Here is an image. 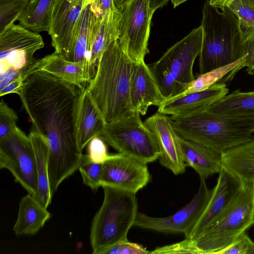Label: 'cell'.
Returning <instances> with one entry per match:
<instances>
[{"mask_svg": "<svg viewBox=\"0 0 254 254\" xmlns=\"http://www.w3.org/2000/svg\"><path fill=\"white\" fill-rule=\"evenodd\" d=\"M74 85L36 70L26 80L19 96L32 123V129L49 145V180L52 195L78 169L83 154L77 145L76 115L79 93Z\"/></svg>", "mask_w": 254, "mask_h": 254, "instance_id": "1", "label": "cell"}, {"mask_svg": "<svg viewBox=\"0 0 254 254\" xmlns=\"http://www.w3.org/2000/svg\"><path fill=\"white\" fill-rule=\"evenodd\" d=\"M134 63L118 39L114 40L102 55L96 73L86 88L106 124L134 112L130 99Z\"/></svg>", "mask_w": 254, "mask_h": 254, "instance_id": "2", "label": "cell"}, {"mask_svg": "<svg viewBox=\"0 0 254 254\" xmlns=\"http://www.w3.org/2000/svg\"><path fill=\"white\" fill-rule=\"evenodd\" d=\"M102 165L103 163L90 161L87 154L83 155L82 161L78 170L83 184L94 191H96L101 187Z\"/></svg>", "mask_w": 254, "mask_h": 254, "instance_id": "31", "label": "cell"}, {"mask_svg": "<svg viewBox=\"0 0 254 254\" xmlns=\"http://www.w3.org/2000/svg\"><path fill=\"white\" fill-rule=\"evenodd\" d=\"M100 136L119 153L144 164L159 158L160 152L156 139L138 112L106 124Z\"/></svg>", "mask_w": 254, "mask_h": 254, "instance_id": "8", "label": "cell"}, {"mask_svg": "<svg viewBox=\"0 0 254 254\" xmlns=\"http://www.w3.org/2000/svg\"><path fill=\"white\" fill-rule=\"evenodd\" d=\"M220 254H254V242L245 232Z\"/></svg>", "mask_w": 254, "mask_h": 254, "instance_id": "34", "label": "cell"}, {"mask_svg": "<svg viewBox=\"0 0 254 254\" xmlns=\"http://www.w3.org/2000/svg\"><path fill=\"white\" fill-rule=\"evenodd\" d=\"M211 5L220 9L228 7L234 0H208Z\"/></svg>", "mask_w": 254, "mask_h": 254, "instance_id": "38", "label": "cell"}, {"mask_svg": "<svg viewBox=\"0 0 254 254\" xmlns=\"http://www.w3.org/2000/svg\"><path fill=\"white\" fill-rule=\"evenodd\" d=\"M245 60L241 66V69L247 67V71L249 74H254V34L245 42Z\"/></svg>", "mask_w": 254, "mask_h": 254, "instance_id": "36", "label": "cell"}, {"mask_svg": "<svg viewBox=\"0 0 254 254\" xmlns=\"http://www.w3.org/2000/svg\"><path fill=\"white\" fill-rule=\"evenodd\" d=\"M243 185L239 179L223 167L204 210L185 238H195L215 221L233 201Z\"/></svg>", "mask_w": 254, "mask_h": 254, "instance_id": "16", "label": "cell"}, {"mask_svg": "<svg viewBox=\"0 0 254 254\" xmlns=\"http://www.w3.org/2000/svg\"><path fill=\"white\" fill-rule=\"evenodd\" d=\"M34 150L38 176V189L34 198L45 208L51 203L49 180V145L47 138L34 129L29 134Z\"/></svg>", "mask_w": 254, "mask_h": 254, "instance_id": "25", "label": "cell"}, {"mask_svg": "<svg viewBox=\"0 0 254 254\" xmlns=\"http://www.w3.org/2000/svg\"><path fill=\"white\" fill-rule=\"evenodd\" d=\"M169 0H149V6L153 12L165 5Z\"/></svg>", "mask_w": 254, "mask_h": 254, "instance_id": "39", "label": "cell"}, {"mask_svg": "<svg viewBox=\"0 0 254 254\" xmlns=\"http://www.w3.org/2000/svg\"><path fill=\"white\" fill-rule=\"evenodd\" d=\"M202 13L199 74L232 63L245 55V40L239 20L229 7L220 9L206 0Z\"/></svg>", "mask_w": 254, "mask_h": 254, "instance_id": "5", "label": "cell"}, {"mask_svg": "<svg viewBox=\"0 0 254 254\" xmlns=\"http://www.w3.org/2000/svg\"><path fill=\"white\" fill-rule=\"evenodd\" d=\"M150 254L142 245L130 242L128 240L119 242L106 250L103 254Z\"/></svg>", "mask_w": 254, "mask_h": 254, "instance_id": "35", "label": "cell"}, {"mask_svg": "<svg viewBox=\"0 0 254 254\" xmlns=\"http://www.w3.org/2000/svg\"><path fill=\"white\" fill-rule=\"evenodd\" d=\"M18 117L2 100L0 103V139L11 133L17 127Z\"/></svg>", "mask_w": 254, "mask_h": 254, "instance_id": "32", "label": "cell"}, {"mask_svg": "<svg viewBox=\"0 0 254 254\" xmlns=\"http://www.w3.org/2000/svg\"><path fill=\"white\" fill-rule=\"evenodd\" d=\"M228 92L227 85L223 82H218L206 89L166 100L158 107V112L174 118L196 114L206 110Z\"/></svg>", "mask_w": 254, "mask_h": 254, "instance_id": "18", "label": "cell"}, {"mask_svg": "<svg viewBox=\"0 0 254 254\" xmlns=\"http://www.w3.org/2000/svg\"><path fill=\"white\" fill-rule=\"evenodd\" d=\"M182 155L187 164L192 168L200 178L206 179L219 173L223 168L220 154L199 143L180 136Z\"/></svg>", "mask_w": 254, "mask_h": 254, "instance_id": "22", "label": "cell"}, {"mask_svg": "<svg viewBox=\"0 0 254 254\" xmlns=\"http://www.w3.org/2000/svg\"><path fill=\"white\" fill-rule=\"evenodd\" d=\"M211 191L205 179L200 178L197 192L180 210L164 217H151L138 212L134 226L163 233H183L186 237L204 210Z\"/></svg>", "mask_w": 254, "mask_h": 254, "instance_id": "12", "label": "cell"}, {"mask_svg": "<svg viewBox=\"0 0 254 254\" xmlns=\"http://www.w3.org/2000/svg\"><path fill=\"white\" fill-rule=\"evenodd\" d=\"M106 143L100 136L91 139L87 144V154L90 161L95 163H103L109 158L110 154H108Z\"/></svg>", "mask_w": 254, "mask_h": 254, "instance_id": "33", "label": "cell"}, {"mask_svg": "<svg viewBox=\"0 0 254 254\" xmlns=\"http://www.w3.org/2000/svg\"><path fill=\"white\" fill-rule=\"evenodd\" d=\"M31 0H0V33L14 24Z\"/></svg>", "mask_w": 254, "mask_h": 254, "instance_id": "30", "label": "cell"}, {"mask_svg": "<svg viewBox=\"0 0 254 254\" xmlns=\"http://www.w3.org/2000/svg\"><path fill=\"white\" fill-rule=\"evenodd\" d=\"M36 70L52 74L80 90L94 76L89 64L68 61L55 52L38 59Z\"/></svg>", "mask_w": 254, "mask_h": 254, "instance_id": "20", "label": "cell"}, {"mask_svg": "<svg viewBox=\"0 0 254 254\" xmlns=\"http://www.w3.org/2000/svg\"><path fill=\"white\" fill-rule=\"evenodd\" d=\"M102 187L103 201L90 228L93 254H103L110 247L127 240V233L134 226L138 212L136 193L107 186Z\"/></svg>", "mask_w": 254, "mask_h": 254, "instance_id": "6", "label": "cell"}, {"mask_svg": "<svg viewBox=\"0 0 254 254\" xmlns=\"http://www.w3.org/2000/svg\"><path fill=\"white\" fill-rule=\"evenodd\" d=\"M130 0H114L116 8L121 10L123 7L126 5Z\"/></svg>", "mask_w": 254, "mask_h": 254, "instance_id": "40", "label": "cell"}, {"mask_svg": "<svg viewBox=\"0 0 254 254\" xmlns=\"http://www.w3.org/2000/svg\"></svg>", "mask_w": 254, "mask_h": 254, "instance_id": "43", "label": "cell"}, {"mask_svg": "<svg viewBox=\"0 0 254 254\" xmlns=\"http://www.w3.org/2000/svg\"><path fill=\"white\" fill-rule=\"evenodd\" d=\"M90 18L91 3L86 5L82 10L72 47L66 60L85 63L90 66L89 51Z\"/></svg>", "mask_w": 254, "mask_h": 254, "instance_id": "27", "label": "cell"}, {"mask_svg": "<svg viewBox=\"0 0 254 254\" xmlns=\"http://www.w3.org/2000/svg\"><path fill=\"white\" fill-rule=\"evenodd\" d=\"M150 180L146 164L128 156L120 153L110 154L103 163L101 187L107 186L136 193Z\"/></svg>", "mask_w": 254, "mask_h": 254, "instance_id": "13", "label": "cell"}, {"mask_svg": "<svg viewBox=\"0 0 254 254\" xmlns=\"http://www.w3.org/2000/svg\"><path fill=\"white\" fill-rule=\"evenodd\" d=\"M187 0H171L174 8L186 1Z\"/></svg>", "mask_w": 254, "mask_h": 254, "instance_id": "41", "label": "cell"}, {"mask_svg": "<svg viewBox=\"0 0 254 254\" xmlns=\"http://www.w3.org/2000/svg\"><path fill=\"white\" fill-rule=\"evenodd\" d=\"M95 0H85V4H88L93 3Z\"/></svg>", "mask_w": 254, "mask_h": 254, "instance_id": "42", "label": "cell"}, {"mask_svg": "<svg viewBox=\"0 0 254 254\" xmlns=\"http://www.w3.org/2000/svg\"><path fill=\"white\" fill-rule=\"evenodd\" d=\"M51 216L47 208L28 193L20 200L13 231L16 235H34L44 227Z\"/></svg>", "mask_w": 254, "mask_h": 254, "instance_id": "23", "label": "cell"}, {"mask_svg": "<svg viewBox=\"0 0 254 254\" xmlns=\"http://www.w3.org/2000/svg\"><path fill=\"white\" fill-rule=\"evenodd\" d=\"M92 11L97 15H103L119 10L115 6L114 0H95L91 3Z\"/></svg>", "mask_w": 254, "mask_h": 254, "instance_id": "37", "label": "cell"}, {"mask_svg": "<svg viewBox=\"0 0 254 254\" xmlns=\"http://www.w3.org/2000/svg\"><path fill=\"white\" fill-rule=\"evenodd\" d=\"M44 43L39 33L20 24H12L0 33V73L20 71L34 64V53Z\"/></svg>", "mask_w": 254, "mask_h": 254, "instance_id": "11", "label": "cell"}, {"mask_svg": "<svg viewBox=\"0 0 254 254\" xmlns=\"http://www.w3.org/2000/svg\"><path fill=\"white\" fill-rule=\"evenodd\" d=\"M254 225V183H243L223 213L193 239L157 248L158 254H220Z\"/></svg>", "mask_w": 254, "mask_h": 254, "instance_id": "3", "label": "cell"}, {"mask_svg": "<svg viewBox=\"0 0 254 254\" xmlns=\"http://www.w3.org/2000/svg\"><path fill=\"white\" fill-rule=\"evenodd\" d=\"M171 118L181 137L202 144L220 154L254 137V113L225 114L205 110Z\"/></svg>", "mask_w": 254, "mask_h": 254, "instance_id": "4", "label": "cell"}, {"mask_svg": "<svg viewBox=\"0 0 254 254\" xmlns=\"http://www.w3.org/2000/svg\"><path fill=\"white\" fill-rule=\"evenodd\" d=\"M202 39L200 25L169 48L150 66L166 101L181 93L195 79L193 66L201 52Z\"/></svg>", "mask_w": 254, "mask_h": 254, "instance_id": "7", "label": "cell"}, {"mask_svg": "<svg viewBox=\"0 0 254 254\" xmlns=\"http://www.w3.org/2000/svg\"><path fill=\"white\" fill-rule=\"evenodd\" d=\"M105 125L86 88L80 89L76 115V134L78 147L81 152L91 139L101 135Z\"/></svg>", "mask_w": 254, "mask_h": 254, "instance_id": "21", "label": "cell"}, {"mask_svg": "<svg viewBox=\"0 0 254 254\" xmlns=\"http://www.w3.org/2000/svg\"><path fill=\"white\" fill-rule=\"evenodd\" d=\"M130 99L133 111L146 114L151 106L158 107L166 98L150 66L144 61L134 63L130 83Z\"/></svg>", "mask_w": 254, "mask_h": 254, "instance_id": "17", "label": "cell"}, {"mask_svg": "<svg viewBox=\"0 0 254 254\" xmlns=\"http://www.w3.org/2000/svg\"><path fill=\"white\" fill-rule=\"evenodd\" d=\"M228 7L238 18L245 42L254 34V0H234Z\"/></svg>", "mask_w": 254, "mask_h": 254, "instance_id": "29", "label": "cell"}, {"mask_svg": "<svg viewBox=\"0 0 254 254\" xmlns=\"http://www.w3.org/2000/svg\"><path fill=\"white\" fill-rule=\"evenodd\" d=\"M206 110L225 114L254 113V91L241 92L236 90L227 94Z\"/></svg>", "mask_w": 254, "mask_h": 254, "instance_id": "28", "label": "cell"}, {"mask_svg": "<svg viewBox=\"0 0 254 254\" xmlns=\"http://www.w3.org/2000/svg\"><path fill=\"white\" fill-rule=\"evenodd\" d=\"M56 0H31L19 16L20 25L33 32H48Z\"/></svg>", "mask_w": 254, "mask_h": 254, "instance_id": "26", "label": "cell"}, {"mask_svg": "<svg viewBox=\"0 0 254 254\" xmlns=\"http://www.w3.org/2000/svg\"><path fill=\"white\" fill-rule=\"evenodd\" d=\"M120 11L97 15L91 9L89 51L90 64L95 74L98 61L109 45L118 39Z\"/></svg>", "mask_w": 254, "mask_h": 254, "instance_id": "19", "label": "cell"}, {"mask_svg": "<svg viewBox=\"0 0 254 254\" xmlns=\"http://www.w3.org/2000/svg\"><path fill=\"white\" fill-rule=\"evenodd\" d=\"M144 122L157 141L160 164L175 175L184 173L187 165L182 155L180 136L173 126L171 117L157 112Z\"/></svg>", "mask_w": 254, "mask_h": 254, "instance_id": "15", "label": "cell"}, {"mask_svg": "<svg viewBox=\"0 0 254 254\" xmlns=\"http://www.w3.org/2000/svg\"><path fill=\"white\" fill-rule=\"evenodd\" d=\"M87 5V4H86ZM85 0H56L48 34L55 52L65 60L72 47Z\"/></svg>", "mask_w": 254, "mask_h": 254, "instance_id": "14", "label": "cell"}, {"mask_svg": "<svg viewBox=\"0 0 254 254\" xmlns=\"http://www.w3.org/2000/svg\"><path fill=\"white\" fill-rule=\"evenodd\" d=\"M119 11L118 40L133 62L144 61L149 52L148 43L154 13L149 0H130Z\"/></svg>", "mask_w": 254, "mask_h": 254, "instance_id": "10", "label": "cell"}, {"mask_svg": "<svg viewBox=\"0 0 254 254\" xmlns=\"http://www.w3.org/2000/svg\"><path fill=\"white\" fill-rule=\"evenodd\" d=\"M220 155L223 168L243 183H254V137Z\"/></svg>", "mask_w": 254, "mask_h": 254, "instance_id": "24", "label": "cell"}, {"mask_svg": "<svg viewBox=\"0 0 254 254\" xmlns=\"http://www.w3.org/2000/svg\"><path fill=\"white\" fill-rule=\"evenodd\" d=\"M0 168L8 170L15 182L35 195L38 176L34 150L29 135L17 127L0 139Z\"/></svg>", "mask_w": 254, "mask_h": 254, "instance_id": "9", "label": "cell"}]
</instances>
